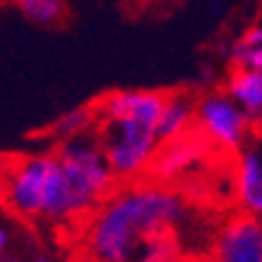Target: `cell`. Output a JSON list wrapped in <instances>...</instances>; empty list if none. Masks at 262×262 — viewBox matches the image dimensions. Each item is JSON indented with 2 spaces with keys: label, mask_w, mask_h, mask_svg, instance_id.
<instances>
[{
  "label": "cell",
  "mask_w": 262,
  "mask_h": 262,
  "mask_svg": "<svg viewBox=\"0 0 262 262\" xmlns=\"http://www.w3.org/2000/svg\"><path fill=\"white\" fill-rule=\"evenodd\" d=\"M168 92H111L94 106L96 137L118 183L135 181L159 151L161 111Z\"/></svg>",
  "instance_id": "obj_2"
},
{
  "label": "cell",
  "mask_w": 262,
  "mask_h": 262,
  "mask_svg": "<svg viewBox=\"0 0 262 262\" xmlns=\"http://www.w3.org/2000/svg\"><path fill=\"white\" fill-rule=\"evenodd\" d=\"M195 111H198V103L192 101L185 92H171L166 99V106L161 111L159 127H157L159 147L176 140V137L185 135L195 125Z\"/></svg>",
  "instance_id": "obj_7"
},
{
  "label": "cell",
  "mask_w": 262,
  "mask_h": 262,
  "mask_svg": "<svg viewBox=\"0 0 262 262\" xmlns=\"http://www.w3.org/2000/svg\"><path fill=\"white\" fill-rule=\"evenodd\" d=\"M56 157L84 219L120 185L96 135L84 133L63 140L56 149Z\"/></svg>",
  "instance_id": "obj_4"
},
{
  "label": "cell",
  "mask_w": 262,
  "mask_h": 262,
  "mask_svg": "<svg viewBox=\"0 0 262 262\" xmlns=\"http://www.w3.org/2000/svg\"><path fill=\"white\" fill-rule=\"evenodd\" d=\"M195 123L214 144L233 151H238L250 130V118L241 113L224 94L202 96L198 101Z\"/></svg>",
  "instance_id": "obj_5"
},
{
  "label": "cell",
  "mask_w": 262,
  "mask_h": 262,
  "mask_svg": "<svg viewBox=\"0 0 262 262\" xmlns=\"http://www.w3.org/2000/svg\"><path fill=\"white\" fill-rule=\"evenodd\" d=\"M226 94L238 99L253 118H262V70H253V68L241 63H231Z\"/></svg>",
  "instance_id": "obj_9"
},
{
  "label": "cell",
  "mask_w": 262,
  "mask_h": 262,
  "mask_svg": "<svg viewBox=\"0 0 262 262\" xmlns=\"http://www.w3.org/2000/svg\"><path fill=\"white\" fill-rule=\"evenodd\" d=\"M238 205L262 216V147L241 151L238 157Z\"/></svg>",
  "instance_id": "obj_8"
},
{
  "label": "cell",
  "mask_w": 262,
  "mask_h": 262,
  "mask_svg": "<svg viewBox=\"0 0 262 262\" xmlns=\"http://www.w3.org/2000/svg\"><path fill=\"white\" fill-rule=\"evenodd\" d=\"M212 262H262V216L248 209L231 216L216 233Z\"/></svg>",
  "instance_id": "obj_6"
},
{
  "label": "cell",
  "mask_w": 262,
  "mask_h": 262,
  "mask_svg": "<svg viewBox=\"0 0 262 262\" xmlns=\"http://www.w3.org/2000/svg\"><path fill=\"white\" fill-rule=\"evenodd\" d=\"M231 63H241V65H248L253 70H262V46H236L233 48V60Z\"/></svg>",
  "instance_id": "obj_12"
},
{
  "label": "cell",
  "mask_w": 262,
  "mask_h": 262,
  "mask_svg": "<svg viewBox=\"0 0 262 262\" xmlns=\"http://www.w3.org/2000/svg\"><path fill=\"white\" fill-rule=\"evenodd\" d=\"M238 43L241 46H250V48L262 46V27H253V29H248Z\"/></svg>",
  "instance_id": "obj_13"
},
{
  "label": "cell",
  "mask_w": 262,
  "mask_h": 262,
  "mask_svg": "<svg viewBox=\"0 0 262 262\" xmlns=\"http://www.w3.org/2000/svg\"><path fill=\"white\" fill-rule=\"evenodd\" d=\"M34 262H53V260H48V257H36Z\"/></svg>",
  "instance_id": "obj_16"
},
{
  "label": "cell",
  "mask_w": 262,
  "mask_h": 262,
  "mask_svg": "<svg viewBox=\"0 0 262 262\" xmlns=\"http://www.w3.org/2000/svg\"><path fill=\"white\" fill-rule=\"evenodd\" d=\"M5 243H8V233H5V231L0 229V250L5 248Z\"/></svg>",
  "instance_id": "obj_15"
},
{
  "label": "cell",
  "mask_w": 262,
  "mask_h": 262,
  "mask_svg": "<svg viewBox=\"0 0 262 262\" xmlns=\"http://www.w3.org/2000/svg\"><path fill=\"white\" fill-rule=\"evenodd\" d=\"M188 214V200L164 183H120L84 219L82 248L92 262H140L151 241L178 231Z\"/></svg>",
  "instance_id": "obj_1"
},
{
  "label": "cell",
  "mask_w": 262,
  "mask_h": 262,
  "mask_svg": "<svg viewBox=\"0 0 262 262\" xmlns=\"http://www.w3.org/2000/svg\"><path fill=\"white\" fill-rule=\"evenodd\" d=\"M10 164H12V161H5L3 157H0V185H3V181H5V176H8Z\"/></svg>",
  "instance_id": "obj_14"
},
{
  "label": "cell",
  "mask_w": 262,
  "mask_h": 262,
  "mask_svg": "<svg viewBox=\"0 0 262 262\" xmlns=\"http://www.w3.org/2000/svg\"><path fill=\"white\" fill-rule=\"evenodd\" d=\"M15 3L32 22L43 27H58L68 19L65 0H15Z\"/></svg>",
  "instance_id": "obj_10"
},
{
  "label": "cell",
  "mask_w": 262,
  "mask_h": 262,
  "mask_svg": "<svg viewBox=\"0 0 262 262\" xmlns=\"http://www.w3.org/2000/svg\"><path fill=\"white\" fill-rule=\"evenodd\" d=\"M96 111L94 106H84V108H75V111H68L65 116H60V118L53 123V127H51V133L56 137H60V140H70V137H77V135H84V133H89V127L96 125Z\"/></svg>",
  "instance_id": "obj_11"
},
{
  "label": "cell",
  "mask_w": 262,
  "mask_h": 262,
  "mask_svg": "<svg viewBox=\"0 0 262 262\" xmlns=\"http://www.w3.org/2000/svg\"><path fill=\"white\" fill-rule=\"evenodd\" d=\"M0 200L24 219H41L51 224L84 219L68 188L56 151L12 161L0 185Z\"/></svg>",
  "instance_id": "obj_3"
}]
</instances>
